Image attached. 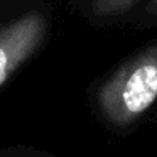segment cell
<instances>
[{
	"instance_id": "6da1fadb",
	"label": "cell",
	"mask_w": 157,
	"mask_h": 157,
	"mask_svg": "<svg viewBox=\"0 0 157 157\" xmlns=\"http://www.w3.org/2000/svg\"><path fill=\"white\" fill-rule=\"evenodd\" d=\"M157 103V39L101 79L91 95L96 117L115 132L137 127Z\"/></svg>"
},
{
	"instance_id": "7a4b0ae2",
	"label": "cell",
	"mask_w": 157,
	"mask_h": 157,
	"mask_svg": "<svg viewBox=\"0 0 157 157\" xmlns=\"http://www.w3.org/2000/svg\"><path fill=\"white\" fill-rule=\"evenodd\" d=\"M51 32V15L29 9L0 22V90L44 48Z\"/></svg>"
},
{
	"instance_id": "3957f363",
	"label": "cell",
	"mask_w": 157,
	"mask_h": 157,
	"mask_svg": "<svg viewBox=\"0 0 157 157\" xmlns=\"http://www.w3.org/2000/svg\"><path fill=\"white\" fill-rule=\"evenodd\" d=\"M145 0H88V15L96 22H120L135 14Z\"/></svg>"
},
{
	"instance_id": "277c9868",
	"label": "cell",
	"mask_w": 157,
	"mask_h": 157,
	"mask_svg": "<svg viewBox=\"0 0 157 157\" xmlns=\"http://www.w3.org/2000/svg\"><path fill=\"white\" fill-rule=\"evenodd\" d=\"M137 25L140 29L157 27V0H145L137 15Z\"/></svg>"
},
{
	"instance_id": "5b68a950",
	"label": "cell",
	"mask_w": 157,
	"mask_h": 157,
	"mask_svg": "<svg viewBox=\"0 0 157 157\" xmlns=\"http://www.w3.org/2000/svg\"><path fill=\"white\" fill-rule=\"evenodd\" d=\"M0 157H51L44 152L34 149H24V147H9L0 149Z\"/></svg>"
},
{
	"instance_id": "8992f818",
	"label": "cell",
	"mask_w": 157,
	"mask_h": 157,
	"mask_svg": "<svg viewBox=\"0 0 157 157\" xmlns=\"http://www.w3.org/2000/svg\"><path fill=\"white\" fill-rule=\"evenodd\" d=\"M2 9H4V4H0V14H2Z\"/></svg>"
},
{
	"instance_id": "52a82bcc",
	"label": "cell",
	"mask_w": 157,
	"mask_h": 157,
	"mask_svg": "<svg viewBox=\"0 0 157 157\" xmlns=\"http://www.w3.org/2000/svg\"><path fill=\"white\" fill-rule=\"evenodd\" d=\"M0 4H2V0H0Z\"/></svg>"
}]
</instances>
